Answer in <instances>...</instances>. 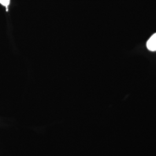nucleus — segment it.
<instances>
[{"label":"nucleus","mask_w":156,"mask_h":156,"mask_svg":"<svg viewBox=\"0 0 156 156\" xmlns=\"http://www.w3.org/2000/svg\"><path fill=\"white\" fill-rule=\"evenodd\" d=\"M0 4L5 6H8L10 4V0H0Z\"/></svg>","instance_id":"f03ea898"},{"label":"nucleus","mask_w":156,"mask_h":156,"mask_svg":"<svg viewBox=\"0 0 156 156\" xmlns=\"http://www.w3.org/2000/svg\"><path fill=\"white\" fill-rule=\"evenodd\" d=\"M147 49L152 51H156V33L153 34L147 42Z\"/></svg>","instance_id":"f257e3e1"}]
</instances>
